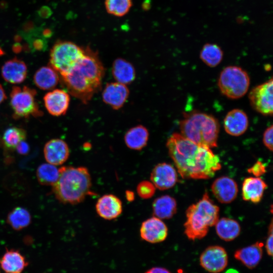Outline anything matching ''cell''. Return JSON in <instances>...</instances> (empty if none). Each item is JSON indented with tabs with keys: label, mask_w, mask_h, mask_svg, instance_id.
<instances>
[{
	"label": "cell",
	"mask_w": 273,
	"mask_h": 273,
	"mask_svg": "<svg viewBox=\"0 0 273 273\" xmlns=\"http://www.w3.org/2000/svg\"><path fill=\"white\" fill-rule=\"evenodd\" d=\"M6 99V96L5 95V91L0 84V104L3 102Z\"/></svg>",
	"instance_id": "f35d334b"
},
{
	"label": "cell",
	"mask_w": 273,
	"mask_h": 273,
	"mask_svg": "<svg viewBox=\"0 0 273 273\" xmlns=\"http://www.w3.org/2000/svg\"><path fill=\"white\" fill-rule=\"evenodd\" d=\"M129 94L126 85L117 82L107 83L102 92L104 103L115 110L120 109L126 102Z\"/></svg>",
	"instance_id": "4fadbf2b"
},
{
	"label": "cell",
	"mask_w": 273,
	"mask_h": 273,
	"mask_svg": "<svg viewBox=\"0 0 273 273\" xmlns=\"http://www.w3.org/2000/svg\"><path fill=\"white\" fill-rule=\"evenodd\" d=\"M272 221L271 220L270 225L269 226V234L267 238L266 244H265V249L268 255L272 256V243H273V237H272Z\"/></svg>",
	"instance_id": "d590c367"
},
{
	"label": "cell",
	"mask_w": 273,
	"mask_h": 273,
	"mask_svg": "<svg viewBox=\"0 0 273 273\" xmlns=\"http://www.w3.org/2000/svg\"><path fill=\"white\" fill-rule=\"evenodd\" d=\"M45 107L48 111L54 116L65 114L70 103L69 94L62 89H54L47 93L43 98Z\"/></svg>",
	"instance_id": "9a60e30c"
},
{
	"label": "cell",
	"mask_w": 273,
	"mask_h": 273,
	"mask_svg": "<svg viewBox=\"0 0 273 273\" xmlns=\"http://www.w3.org/2000/svg\"><path fill=\"white\" fill-rule=\"evenodd\" d=\"M145 273H171L168 269L161 267H154L148 270Z\"/></svg>",
	"instance_id": "74e56055"
},
{
	"label": "cell",
	"mask_w": 273,
	"mask_h": 273,
	"mask_svg": "<svg viewBox=\"0 0 273 273\" xmlns=\"http://www.w3.org/2000/svg\"><path fill=\"white\" fill-rule=\"evenodd\" d=\"M19 154L24 155L28 153L29 151V146L24 141L21 142L16 149Z\"/></svg>",
	"instance_id": "8d00e7d4"
},
{
	"label": "cell",
	"mask_w": 273,
	"mask_h": 273,
	"mask_svg": "<svg viewBox=\"0 0 273 273\" xmlns=\"http://www.w3.org/2000/svg\"><path fill=\"white\" fill-rule=\"evenodd\" d=\"M104 72L97 54L86 48L83 56L62 78L69 93L86 104L100 88Z\"/></svg>",
	"instance_id": "7a4b0ae2"
},
{
	"label": "cell",
	"mask_w": 273,
	"mask_h": 273,
	"mask_svg": "<svg viewBox=\"0 0 273 273\" xmlns=\"http://www.w3.org/2000/svg\"><path fill=\"white\" fill-rule=\"evenodd\" d=\"M248 172L256 177H259L266 172V167L261 161H257L248 169Z\"/></svg>",
	"instance_id": "e575fe53"
},
{
	"label": "cell",
	"mask_w": 273,
	"mask_h": 273,
	"mask_svg": "<svg viewBox=\"0 0 273 273\" xmlns=\"http://www.w3.org/2000/svg\"><path fill=\"white\" fill-rule=\"evenodd\" d=\"M59 177L53 186L56 197L64 203L82 202L90 191L91 177L85 167L64 166L59 168Z\"/></svg>",
	"instance_id": "3957f363"
},
{
	"label": "cell",
	"mask_w": 273,
	"mask_h": 273,
	"mask_svg": "<svg viewBox=\"0 0 273 273\" xmlns=\"http://www.w3.org/2000/svg\"><path fill=\"white\" fill-rule=\"evenodd\" d=\"M26 137V131L22 128L12 127L6 129L3 136V142L8 149H15L18 145L24 141Z\"/></svg>",
	"instance_id": "4dcf8cb0"
},
{
	"label": "cell",
	"mask_w": 273,
	"mask_h": 273,
	"mask_svg": "<svg viewBox=\"0 0 273 273\" xmlns=\"http://www.w3.org/2000/svg\"><path fill=\"white\" fill-rule=\"evenodd\" d=\"M98 215L107 220H112L118 217L122 211L121 201L113 194H106L100 197L96 204Z\"/></svg>",
	"instance_id": "2e32d148"
},
{
	"label": "cell",
	"mask_w": 273,
	"mask_h": 273,
	"mask_svg": "<svg viewBox=\"0 0 273 273\" xmlns=\"http://www.w3.org/2000/svg\"><path fill=\"white\" fill-rule=\"evenodd\" d=\"M36 93L34 89L27 86L13 87L10 94V103L14 117H28L30 115L36 116L41 114L35 100Z\"/></svg>",
	"instance_id": "ba28073f"
},
{
	"label": "cell",
	"mask_w": 273,
	"mask_h": 273,
	"mask_svg": "<svg viewBox=\"0 0 273 273\" xmlns=\"http://www.w3.org/2000/svg\"><path fill=\"white\" fill-rule=\"evenodd\" d=\"M152 209L154 216L161 219H170L176 212V201L169 195L162 196L154 200Z\"/></svg>",
	"instance_id": "d4e9b609"
},
{
	"label": "cell",
	"mask_w": 273,
	"mask_h": 273,
	"mask_svg": "<svg viewBox=\"0 0 273 273\" xmlns=\"http://www.w3.org/2000/svg\"><path fill=\"white\" fill-rule=\"evenodd\" d=\"M267 188L265 182L259 177L246 178L242 185V197L245 201L259 203Z\"/></svg>",
	"instance_id": "ffe728a7"
},
{
	"label": "cell",
	"mask_w": 273,
	"mask_h": 273,
	"mask_svg": "<svg viewBox=\"0 0 273 273\" xmlns=\"http://www.w3.org/2000/svg\"><path fill=\"white\" fill-rule=\"evenodd\" d=\"M166 147L183 178H210L221 168L219 157L210 148L199 146L180 133H173Z\"/></svg>",
	"instance_id": "6da1fadb"
},
{
	"label": "cell",
	"mask_w": 273,
	"mask_h": 273,
	"mask_svg": "<svg viewBox=\"0 0 273 273\" xmlns=\"http://www.w3.org/2000/svg\"><path fill=\"white\" fill-rule=\"evenodd\" d=\"M179 127L183 136L199 146L210 148L217 146L219 124L211 115L190 113L180 121Z\"/></svg>",
	"instance_id": "277c9868"
},
{
	"label": "cell",
	"mask_w": 273,
	"mask_h": 273,
	"mask_svg": "<svg viewBox=\"0 0 273 273\" xmlns=\"http://www.w3.org/2000/svg\"><path fill=\"white\" fill-rule=\"evenodd\" d=\"M218 86L225 97L237 99L244 96L250 85V77L246 71L236 66H229L221 72Z\"/></svg>",
	"instance_id": "52a82bcc"
},
{
	"label": "cell",
	"mask_w": 273,
	"mask_h": 273,
	"mask_svg": "<svg viewBox=\"0 0 273 273\" xmlns=\"http://www.w3.org/2000/svg\"><path fill=\"white\" fill-rule=\"evenodd\" d=\"M132 5V0H105V7L108 13L116 17L127 14Z\"/></svg>",
	"instance_id": "1f68e13d"
},
{
	"label": "cell",
	"mask_w": 273,
	"mask_h": 273,
	"mask_svg": "<svg viewBox=\"0 0 273 273\" xmlns=\"http://www.w3.org/2000/svg\"><path fill=\"white\" fill-rule=\"evenodd\" d=\"M225 273H239V272L236 269H230L226 270V271Z\"/></svg>",
	"instance_id": "60d3db41"
},
{
	"label": "cell",
	"mask_w": 273,
	"mask_h": 273,
	"mask_svg": "<svg viewBox=\"0 0 273 273\" xmlns=\"http://www.w3.org/2000/svg\"><path fill=\"white\" fill-rule=\"evenodd\" d=\"M126 198L128 201H132L134 199V194L131 191H127L126 192Z\"/></svg>",
	"instance_id": "ab89813d"
},
{
	"label": "cell",
	"mask_w": 273,
	"mask_h": 273,
	"mask_svg": "<svg viewBox=\"0 0 273 273\" xmlns=\"http://www.w3.org/2000/svg\"><path fill=\"white\" fill-rule=\"evenodd\" d=\"M149 133L143 125H138L129 129L124 136L126 146L132 150H141L147 144Z\"/></svg>",
	"instance_id": "cb8c5ba5"
},
{
	"label": "cell",
	"mask_w": 273,
	"mask_h": 273,
	"mask_svg": "<svg viewBox=\"0 0 273 273\" xmlns=\"http://www.w3.org/2000/svg\"><path fill=\"white\" fill-rule=\"evenodd\" d=\"M85 49L69 41H58L50 53L51 67L61 75L68 73L83 56Z\"/></svg>",
	"instance_id": "8992f818"
},
{
	"label": "cell",
	"mask_w": 273,
	"mask_h": 273,
	"mask_svg": "<svg viewBox=\"0 0 273 273\" xmlns=\"http://www.w3.org/2000/svg\"><path fill=\"white\" fill-rule=\"evenodd\" d=\"M186 217L184 224L186 235L191 240L200 239L218 220L219 208L205 193L199 201L188 207Z\"/></svg>",
	"instance_id": "5b68a950"
},
{
	"label": "cell",
	"mask_w": 273,
	"mask_h": 273,
	"mask_svg": "<svg viewBox=\"0 0 273 273\" xmlns=\"http://www.w3.org/2000/svg\"><path fill=\"white\" fill-rule=\"evenodd\" d=\"M215 225L217 235L226 241L234 240L240 235L241 232L239 223L236 220L230 218L222 217L218 219Z\"/></svg>",
	"instance_id": "4316f807"
},
{
	"label": "cell",
	"mask_w": 273,
	"mask_h": 273,
	"mask_svg": "<svg viewBox=\"0 0 273 273\" xmlns=\"http://www.w3.org/2000/svg\"><path fill=\"white\" fill-rule=\"evenodd\" d=\"M212 192L217 200L222 203H230L238 194V188L232 178L223 176L216 178L211 186Z\"/></svg>",
	"instance_id": "5bb4252c"
},
{
	"label": "cell",
	"mask_w": 273,
	"mask_h": 273,
	"mask_svg": "<svg viewBox=\"0 0 273 273\" xmlns=\"http://www.w3.org/2000/svg\"><path fill=\"white\" fill-rule=\"evenodd\" d=\"M272 90V78L252 88L249 95L252 108L263 115L271 116L273 113Z\"/></svg>",
	"instance_id": "9c48e42d"
},
{
	"label": "cell",
	"mask_w": 273,
	"mask_h": 273,
	"mask_svg": "<svg viewBox=\"0 0 273 273\" xmlns=\"http://www.w3.org/2000/svg\"><path fill=\"white\" fill-rule=\"evenodd\" d=\"M0 264L5 273H21L28 262L18 251L10 250L3 255Z\"/></svg>",
	"instance_id": "603a6c76"
},
{
	"label": "cell",
	"mask_w": 273,
	"mask_h": 273,
	"mask_svg": "<svg viewBox=\"0 0 273 273\" xmlns=\"http://www.w3.org/2000/svg\"><path fill=\"white\" fill-rule=\"evenodd\" d=\"M59 174V169L49 163L40 165L36 170L37 179L43 185L53 186L57 181Z\"/></svg>",
	"instance_id": "f546056e"
},
{
	"label": "cell",
	"mask_w": 273,
	"mask_h": 273,
	"mask_svg": "<svg viewBox=\"0 0 273 273\" xmlns=\"http://www.w3.org/2000/svg\"><path fill=\"white\" fill-rule=\"evenodd\" d=\"M112 74L116 82L125 85L131 83L135 78V71L132 64L120 58L114 61Z\"/></svg>",
	"instance_id": "7402d4cb"
},
{
	"label": "cell",
	"mask_w": 273,
	"mask_h": 273,
	"mask_svg": "<svg viewBox=\"0 0 273 273\" xmlns=\"http://www.w3.org/2000/svg\"><path fill=\"white\" fill-rule=\"evenodd\" d=\"M201 266L211 273L223 271L228 263V256L225 250L220 246L207 247L200 257Z\"/></svg>",
	"instance_id": "30bf717a"
},
{
	"label": "cell",
	"mask_w": 273,
	"mask_h": 273,
	"mask_svg": "<svg viewBox=\"0 0 273 273\" xmlns=\"http://www.w3.org/2000/svg\"><path fill=\"white\" fill-rule=\"evenodd\" d=\"M43 153L48 163L54 165H59L64 163L68 158L69 149L65 141L55 139L46 143Z\"/></svg>",
	"instance_id": "e0dca14e"
},
{
	"label": "cell",
	"mask_w": 273,
	"mask_h": 273,
	"mask_svg": "<svg viewBox=\"0 0 273 273\" xmlns=\"http://www.w3.org/2000/svg\"><path fill=\"white\" fill-rule=\"evenodd\" d=\"M263 246L262 242H256L237 250L234 256L248 268H253L258 264L262 258Z\"/></svg>",
	"instance_id": "44dd1931"
},
{
	"label": "cell",
	"mask_w": 273,
	"mask_h": 273,
	"mask_svg": "<svg viewBox=\"0 0 273 273\" xmlns=\"http://www.w3.org/2000/svg\"><path fill=\"white\" fill-rule=\"evenodd\" d=\"M272 131L273 126L271 125L264 131L263 135V143L264 146L270 151H272Z\"/></svg>",
	"instance_id": "836d02e7"
},
{
	"label": "cell",
	"mask_w": 273,
	"mask_h": 273,
	"mask_svg": "<svg viewBox=\"0 0 273 273\" xmlns=\"http://www.w3.org/2000/svg\"><path fill=\"white\" fill-rule=\"evenodd\" d=\"M223 55V51L218 45L208 43L202 47L200 57L206 65L210 67H214L221 62Z\"/></svg>",
	"instance_id": "83f0119b"
},
{
	"label": "cell",
	"mask_w": 273,
	"mask_h": 273,
	"mask_svg": "<svg viewBox=\"0 0 273 273\" xmlns=\"http://www.w3.org/2000/svg\"><path fill=\"white\" fill-rule=\"evenodd\" d=\"M27 72V69L25 63L17 58L7 61L2 68L3 78L13 84L23 82L26 77Z\"/></svg>",
	"instance_id": "d6986e66"
},
{
	"label": "cell",
	"mask_w": 273,
	"mask_h": 273,
	"mask_svg": "<svg viewBox=\"0 0 273 273\" xmlns=\"http://www.w3.org/2000/svg\"><path fill=\"white\" fill-rule=\"evenodd\" d=\"M58 81L57 72L51 66L40 68L34 75V82L41 89H52L57 85Z\"/></svg>",
	"instance_id": "484cf974"
},
{
	"label": "cell",
	"mask_w": 273,
	"mask_h": 273,
	"mask_svg": "<svg viewBox=\"0 0 273 273\" xmlns=\"http://www.w3.org/2000/svg\"><path fill=\"white\" fill-rule=\"evenodd\" d=\"M7 221L13 229L20 230L30 224L31 215L24 208L17 207L9 213Z\"/></svg>",
	"instance_id": "f1b7e54d"
},
{
	"label": "cell",
	"mask_w": 273,
	"mask_h": 273,
	"mask_svg": "<svg viewBox=\"0 0 273 273\" xmlns=\"http://www.w3.org/2000/svg\"><path fill=\"white\" fill-rule=\"evenodd\" d=\"M168 229L166 224L155 216L149 218L141 224L140 236L142 239L150 243L163 242L167 238Z\"/></svg>",
	"instance_id": "7c38bea8"
},
{
	"label": "cell",
	"mask_w": 273,
	"mask_h": 273,
	"mask_svg": "<svg viewBox=\"0 0 273 273\" xmlns=\"http://www.w3.org/2000/svg\"><path fill=\"white\" fill-rule=\"evenodd\" d=\"M249 120L247 114L239 109L232 110L228 113L223 121L225 131L233 136H239L247 130Z\"/></svg>",
	"instance_id": "ac0fdd59"
},
{
	"label": "cell",
	"mask_w": 273,
	"mask_h": 273,
	"mask_svg": "<svg viewBox=\"0 0 273 273\" xmlns=\"http://www.w3.org/2000/svg\"><path fill=\"white\" fill-rule=\"evenodd\" d=\"M150 179L155 188L160 190H165L172 188L177 180L175 169L171 164L160 163L153 169Z\"/></svg>",
	"instance_id": "8fae6325"
},
{
	"label": "cell",
	"mask_w": 273,
	"mask_h": 273,
	"mask_svg": "<svg viewBox=\"0 0 273 273\" xmlns=\"http://www.w3.org/2000/svg\"><path fill=\"white\" fill-rule=\"evenodd\" d=\"M156 188L151 181L144 180L140 182L136 187L138 195L142 199H148L153 196Z\"/></svg>",
	"instance_id": "d6a6232c"
}]
</instances>
